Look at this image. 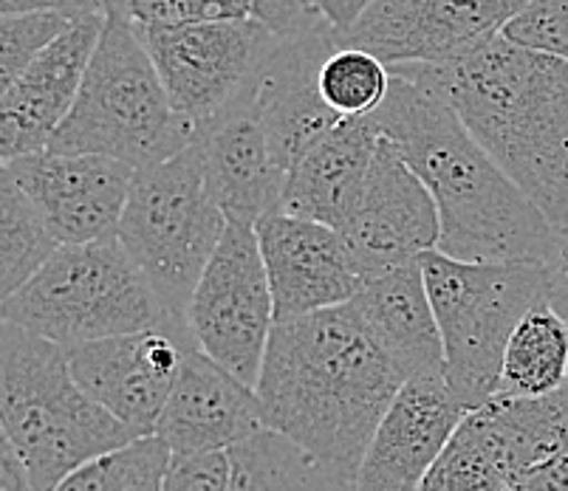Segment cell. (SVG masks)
Instances as JSON below:
<instances>
[{
    "label": "cell",
    "instance_id": "obj_1",
    "mask_svg": "<svg viewBox=\"0 0 568 491\" xmlns=\"http://www.w3.org/2000/svg\"><path fill=\"white\" fill-rule=\"evenodd\" d=\"M405 381L345 303L275 323L255 392L268 429L356 480L365 449Z\"/></svg>",
    "mask_w": 568,
    "mask_h": 491
},
{
    "label": "cell",
    "instance_id": "obj_2",
    "mask_svg": "<svg viewBox=\"0 0 568 491\" xmlns=\"http://www.w3.org/2000/svg\"><path fill=\"white\" fill-rule=\"evenodd\" d=\"M371 116L436 198L444 255L546 260L557 226L467 131L450 102L422 82L394 74L385 102Z\"/></svg>",
    "mask_w": 568,
    "mask_h": 491
},
{
    "label": "cell",
    "instance_id": "obj_3",
    "mask_svg": "<svg viewBox=\"0 0 568 491\" xmlns=\"http://www.w3.org/2000/svg\"><path fill=\"white\" fill-rule=\"evenodd\" d=\"M450 102L506 175L568 226V63L495 34L450 63L394 65Z\"/></svg>",
    "mask_w": 568,
    "mask_h": 491
},
{
    "label": "cell",
    "instance_id": "obj_4",
    "mask_svg": "<svg viewBox=\"0 0 568 491\" xmlns=\"http://www.w3.org/2000/svg\"><path fill=\"white\" fill-rule=\"evenodd\" d=\"M0 421L40 491L139 438L82 390L63 345L14 323L0 328Z\"/></svg>",
    "mask_w": 568,
    "mask_h": 491
},
{
    "label": "cell",
    "instance_id": "obj_5",
    "mask_svg": "<svg viewBox=\"0 0 568 491\" xmlns=\"http://www.w3.org/2000/svg\"><path fill=\"white\" fill-rule=\"evenodd\" d=\"M199 139L175 111L131 18L108 14L80 96L45 144L54 153H100L136 170L168 162Z\"/></svg>",
    "mask_w": 568,
    "mask_h": 491
},
{
    "label": "cell",
    "instance_id": "obj_6",
    "mask_svg": "<svg viewBox=\"0 0 568 491\" xmlns=\"http://www.w3.org/2000/svg\"><path fill=\"white\" fill-rule=\"evenodd\" d=\"M3 323L45 336L65 350L148 328L190 334L187 319L162 303L119 237L63 243L38 274L3 299Z\"/></svg>",
    "mask_w": 568,
    "mask_h": 491
},
{
    "label": "cell",
    "instance_id": "obj_7",
    "mask_svg": "<svg viewBox=\"0 0 568 491\" xmlns=\"http://www.w3.org/2000/svg\"><path fill=\"white\" fill-rule=\"evenodd\" d=\"M444 342V374L467 410L498 392L504 350L515 325L546 294L540 260H458L422 255Z\"/></svg>",
    "mask_w": 568,
    "mask_h": 491
},
{
    "label": "cell",
    "instance_id": "obj_8",
    "mask_svg": "<svg viewBox=\"0 0 568 491\" xmlns=\"http://www.w3.org/2000/svg\"><path fill=\"white\" fill-rule=\"evenodd\" d=\"M226 226L224 209L206 190L199 142H193L168 162L136 170L116 237L162 303L187 319L190 297Z\"/></svg>",
    "mask_w": 568,
    "mask_h": 491
},
{
    "label": "cell",
    "instance_id": "obj_9",
    "mask_svg": "<svg viewBox=\"0 0 568 491\" xmlns=\"http://www.w3.org/2000/svg\"><path fill=\"white\" fill-rule=\"evenodd\" d=\"M136 25V23H133ZM175 111L195 131L244 100L283 38L255 18L136 25Z\"/></svg>",
    "mask_w": 568,
    "mask_h": 491
},
{
    "label": "cell",
    "instance_id": "obj_10",
    "mask_svg": "<svg viewBox=\"0 0 568 491\" xmlns=\"http://www.w3.org/2000/svg\"><path fill=\"white\" fill-rule=\"evenodd\" d=\"M275 323V297L255 226L230 221L190 297V334L215 365L257 387Z\"/></svg>",
    "mask_w": 568,
    "mask_h": 491
},
{
    "label": "cell",
    "instance_id": "obj_11",
    "mask_svg": "<svg viewBox=\"0 0 568 491\" xmlns=\"http://www.w3.org/2000/svg\"><path fill=\"white\" fill-rule=\"evenodd\" d=\"M526 0H374L339 45L376 54L394 65L450 63L500 34Z\"/></svg>",
    "mask_w": 568,
    "mask_h": 491
},
{
    "label": "cell",
    "instance_id": "obj_12",
    "mask_svg": "<svg viewBox=\"0 0 568 491\" xmlns=\"http://www.w3.org/2000/svg\"><path fill=\"white\" fill-rule=\"evenodd\" d=\"M339 232L363 277L422 260V255L438 249L442 218L436 198L390 139H379L359 201Z\"/></svg>",
    "mask_w": 568,
    "mask_h": 491
},
{
    "label": "cell",
    "instance_id": "obj_13",
    "mask_svg": "<svg viewBox=\"0 0 568 491\" xmlns=\"http://www.w3.org/2000/svg\"><path fill=\"white\" fill-rule=\"evenodd\" d=\"M190 348H199L190 334L148 328L69 348V365L88 396L139 438H148L156 436V423Z\"/></svg>",
    "mask_w": 568,
    "mask_h": 491
},
{
    "label": "cell",
    "instance_id": "obj_14",
    "mask_svg": "<svg viewBox=\"0 0 568 491\" xmlns=\"http://www.w3.org/2000/svg\"><path fill=\"white\" fill-rule=\"evenodd\" d=\"M23 193L38 204L60 243L116 237L136 167L100 153H38L3 162Z\"/></svg>",
    "mask_w": 568,
    "mask_h": 491
},
{
    "label": "cell",
    "instance_id": "obj_15",
    "mask_svg": "<svg viewBox=\"0 0 568 491\" xmlns=\"http://www.w3.org/2000/svg\"><path fill=\"white\" fill-rule=\"evenodd\" d=\"M255 232L277 323L351 303L363 286L354 252L334 226L275 209L257 221Z\"/></svg>",
    "mask_w": 568,
    "mask_h": 491
},
{
    "label": "cell",
    "instance_id": "obj_16",
    "mask_svg": "<svg viewBox=\"0 0 568 491\" xmlns=\"http://www.w3.org/2000/svg\"><path fill=\"white\" fill-rule=\"evenodd\" d=\"M337 45V29L332 23L297 38H283L252 85L250 102L283 173H292L308 150L343 122L320 91V69Z\"/></svg>",
    "mask_w": 568,
    "mask_h": 491
},
{
    "label": "cell",
    "instance_id": "obj_17",
    "mask_svg": "<svg viewBox=\"0 0 568 491\" xmlns=\"http://www.w3.org/2000/svg\"><path fill=\"white\" fill-rule=\"evenodd\" d=\"M467 412L444 374L407 379L365 449L354 489L422 491L433 463Z\"/></svg>",
    "mask_w": 568,
    "mask_h": 491
},
{
    "label": "cell",
    "instance_id": "obj_18",
    "mask_svg": "<svg viewBox=\"0 0 568 491\" xmlns=\"http://www.w3.org/2000/svg\"><path fill=\"white\" fill-rule=\"evenodd\" d=\"M108 14L82 18L65 29L32 65L0 94V158L38 153L80 96L82 80L91 65Z\"/></svg>",
    "mask_w": 568,
    "mask_h": 491
},
{
    "label": "cell",
    "instance_id": "obj_19",
    "mask_svg": "<svg viewBox=\"0 0 568 491\" xmlns=\"http://www.w3.org/2000/svg\"><path fill=\"white\" fill-rule=\"evenodd\" d=\"M263 429L268 427L255 387L190 348L156 423L170 452H226Z\"/></svg>",
    "mask_w": 568,
    "mask_h": 491
},
{
    "label": "cell",
    "instance_id": "obj_20",
    "mask_svg": "<svg viewBox=\"0 0 568 491\" xmlns=\"http://www.w3.org/2000/svg\"><path fill=\"white\" fill-rule=\"evenodd\" d=\"M204 181L232 224L255 226L281 209L288 173L277 167L250 94L199 131Z\"/></svg>",
    "mask_w": 568,
    "mask_h": 491
},
{
    "label": "cell",
    "instance_id": "obj_21",
    "mask_svg": "<svg viewBox=\"0 0 568 491\" xmlns=\"http://www.w3.org/2000/svg\"><path fill=\"white\" fill-rule=\"evenodd\" d=\"M376 342L405 379L444 374V342L422 260H407L365 277L351 299ZM447 376V374H444Z\"/></svg>",
    "mask_w": 568,
    "mask_h": 491
},
{
    "label": "cell",
    "instance_id": "obj_22",
    "mask_svg": "<svg viewBox=\"0 0 568 491\" xmlns=\"http://www.w3.org/2000/svg\"><path fill=\"white\" fill-rule=\"evenodd\" d=\"M374 116H348L288 173L281 209L343 229L379 147Z\"/></svg>",
    "mask_w": 568,
    "mask_h": 491
},
{
    "label": "cell",
    "instance_id": "obj_23",
    "mask_svg": "<svg viewBox=\"0 0 568 491\" xmlns=\"http://www.w3.org/2000/svg\"><path fill=\"white\" fill-rule=\"evenodd\" d=\"M568 387V317L549 291L515 325L495 396L546 398Z\"/></svg>",
    "mask_w": 568,
    "mask_h": 491
},
{
    "label": "cell",
    "instance_id": "obj_24",
    "mask_svg": "<svg viewBox=\"0 0 568 491\" xmlns=\"http://www.w3.org/2000/svg\"><path fill=\"white\" fill-rule=\"evenodd\" d=\"M520 467L487 405L464 416L422 491H513Z\"/></svg>",
    "mask_w": 568,
    "mask_h": 491
},
{
    "label": "cell",
    "instance_id": "obj_25",
    "mask_svg": "<svg viewBox=\"0 0 568 491\" xmlns=\"http://www.w3.org/2000/svg\"><path fill=\"white\" fill-rule=\"evenodd\" d=\"M226 454V491H356L354 480L275 429H263L250 441L235 443Z\"/></svg>",
    "mask_w": 568,
    "mask_h": 491
},
{
    "label": "cell",
    "instance_id": "obj_26",
    "mask_svg": "<svg viewBox=\"0 0 568 491\" xmlns=\"http://www.w3.org/2000/svg\"><path fill=\"white\" fill-rule=\"evenodd\" d=\"M63 243L18 181L0 170V291L3 299L18 291L49 263Z\"/></svg>",
    "mask_w": 568,
    "mask_h": 491
},
{
    "label": "cell",
    "instance_id": "obj_27",
    "mask_svg": "<svg viewBox=\"0 0 568 491\" xmlns=\"http://www.w3.org/2000/svg\"><path fill=\"white\" fill-rule=\"evenodd\" d=\"M170 454L159 436L136 438L80 467L51 491H162Z\"/></svg>",
    "mask_w": 568,
    "mask_h": 491
},
{
    "label": "cell",
    "instance_id": "obj_28",
    "mask_svg": "<svg viewBox=\"0 0 568 491\" xmlns=\"http://www.w3.org/2000/svg\"><path fill=\"white\" fill-rule=\"evenodd\" d=\"M394 74L379 57L354 45H337L320 69L323 100L343 119L371 116L385 102Z\"/></svg>",
    "mask_w": 568,
    "mask_h": 491
},
{
    "label": "cell",
    "instance_id": "obj_29",
    "mask_svg": "<svg viewBox=\"0 0 568 491\" xmlns=\"http://www.w3.org/2000/svg\"><path fill=\"white\" fill-rule=\"evenodd\" d=\"M74 20L60 12H9L0 18V94Z\"/></svg>",
    "mask_w": 568,
    "mask_h": 491
},
{
    "label": "cell",
    "instance_id": "obj_30",
    "mask_svg": "<svg viewBox=\"0 0 568 491\" xmlns=\"http://www.w3.org/2000/svg\"><path fill=\"white\" fill-rule=\"evenodd\" d=\"M515 45L568 63V0H526V7L500 29Z\"/></svg>",
    "mask_w": 568,
    "mask_h": 491
},
{
    "label": "cell",
    "instance_id": "obj_31",
    "mask_svg": "<svg viewBox=\"0 0 568 491\" xmlns=\"http://www.w3.org/2000/svg\"><path fill=\"white\" fill-rule=\"evenodd\" d=\"M125 18L136 25H190L250 18L241 0H128Z\"/></svg>",
    "mask_w": 568,
    "mask_h": 491
},
{
    "label": "cell",
    "instance_id": "obj_32",
    "mask_svg": "<svg viewBox=\"0 0 568 491\" xmlns=\"http://www.w3.org/2000/svg\"><path fill=\"white\" fill-rule=\"evenodd\" d=\"M230 454L226 452H173L162 491H226Z\"/></svg>",
    "mask_w": 568,
    "mask_h": 491
},
{
    "label": "cell",
    "instance_id": "obj_33",
    "mask_svg": "<svg viewBox=\"0 0 568 491\" xmlns=\"http://www.w3.org/2000/svg\"><path fill=\"white\" fill-rule=\"evenodd\" d=\"M250 18L266 23L281 38H297L328 23L308 0H241Z\"/></svg>",
    "mask_w": 568,
    "mask_h": 491
},
{
    "label": "cell",
    "instance_id": "obj_34",
    "mask_svg": "<svg viewBox=\"0 0 568 491\" xmlns=\"http://www.w3.org/2000/svg\"><path fill=\"white\" fill-rule=\"evenodd\" d=\"M546 266V291L551 303L568 317V226L557 229L555 243L544 260Z\"/></svg>",
    "mask_w": 568,
    "mask_h": 491
},
{
    "label": "cell",
    "instance_id": "obj_35",
    "mask_svg": "<svg viewBox=\"0 0 568 491\" xmlns=\"http://www.w3.org/2000/svg\"><path fill=\"white\" fill-rule=\"evenodd\" d=\"M0 12H60L69 20L105 14L102 0H0Z\"/></svg>",
    "mask_w": 568,
    "mask_h": 491
},
{
    "label": "cell",
    "instance_id": "obj_36",
    "mask_svg": "<svg viewBox=\"0 0 568 491\" xmlns=\"http://www.w3.org/2000/svg\"><path fill=\"white\" fill-rule=\"evenodd\" d=\"M513 491H568V452L520 474Z\"/></svg>",
    "mask_w": 568,
    "mask_h": 491
},
{
    "label": "cell",
    "instance_id": "obj_37",
    "mask_svg": "<svg viewBox=\"0 0 568 491\" xmlns=\"http://www.w3.org/2000/svg\"><path fill=\"white\" fill-rule=\"evenodd\" d=\"M0 491H40L32 472L7 436L0 438Z\"/></svg>",
    "mask_w": 568,
    "mask_h": 491
},
{
    "label": "cell",
    "instance_id": "obj_38",
    "mask_svg": "<svg viewBox=\"0 0 568 491\" xmlns=\"http://www.w3.org/2000/svg\"><path fill=\"white\" fill-rule=\"evenodd\" d=\"M337 32H348L356 18L374 3V0H308Z\"/></svg>",
    "mask_w": 568,
    "mask_h": 491
},
{
    "label": "cell",
    "instance_id": "obj_39",
    "mask_svg": "<svg viewBox=\"0 0 568 491\" xmlns=\"http://www.w3.org/2000/svg\"><path fill=\"white\" fill-rule=\"evenodd\" d=\"M102 3H105V14H122L125 18L128 0H102Z\"/></svg>",
    "mask_w": 568,
    "mask_h": 491
},
{
    "label": "cell",
    "instance_id": "obj_40",
    "mask_svg": "<svg viewBox=\"0 0 568 491\" xmlns=\"http://www.w3.org/2000/svg\"><path fill=\"white\" fill-rule=\"evenodd\" d=\"M566 396H568V387H566Z\"/></svg>",
    "mask_w": 568,
    "mask_h": 491
}]
</instances>
